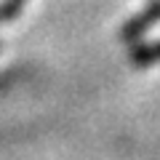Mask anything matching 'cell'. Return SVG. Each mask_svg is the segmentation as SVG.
<instances>
[{
	"instance_id": "1",
	"label": "cell",
	"mask_w": 160,
	"mask_h": 160,
	"mask_svg": "<svg viewBox=\"0 0 160 160\" xmlns=\"http://www.w3.org/2000/svg\"><path fill=\"white\" fill-rule=\"evenodd\" d=\"M158 22H160V0H155V3H149L142 13H136L133 19H128V24L120 29V38L128 40V43H133V40H139L144 32H149Z\"/></svg>"
},
{
	"instance_id": "2",
	"label": "cell",
	"mask_w": 160,
	"mask_h": 160,
	"mask_svg": "<svg viewBox=\"0 0 160 160\" xmlns=\"http://www.w3.org/2000/svg\"><path fill=\"white\" fill-rule=\"evenodd\" d=\"M131 64L133 67H152V64L160 62V40H152V43H139V46L131 48Z\"/></svg>"
},
{
	"instance_id": "3",
	"label": "cell",
	"mask_w": 160,
	"mask_h": 160,
	"mask_svg": "<svg viewBox=\"0 0 160 160\" xmlns=\"http://www.w3.org/2000/svg\"><path fill=\"white\" fill-rule=\"evenodd\" d=\"M27 0H3L0 3V22H11L13 16H19V11L24 8Z\"/></svg>"
}]
</instances>
